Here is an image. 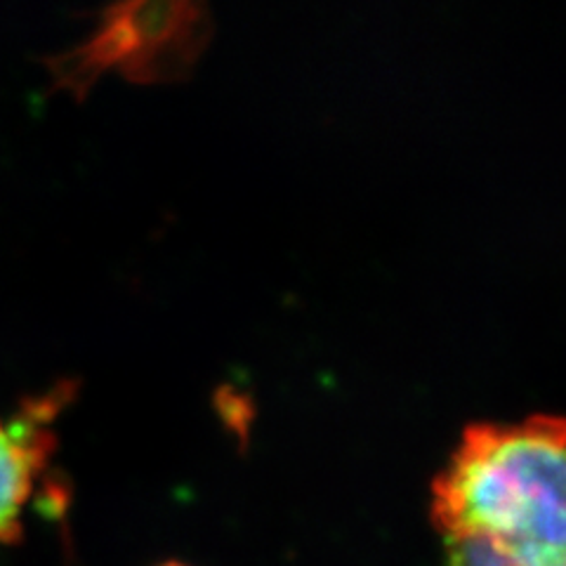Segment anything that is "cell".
<instances>
[{
  "label": "cell",
  "instance_id": "cell-3",
  "mask_svg": "<svg viewBox=\"0 0 566 566\" xmlns=\"http://www.w3.org/2000/svg\"><path fill=\"white\" fill-rule=\"evenodd\" d=\"M62 401L64 395L52 392L27 403L12 420H0V543L20 538L22 515L35 491V480L55 449L50 422Z\"/></svg>",
  "mask_w": 566,
  "mask_h": 566
},
{
  "label": "cell",
  "instance_id": "cell-1",
  "mask_svg": "<svg viewBox=\"0 0 566 566\" xmlns=\"http://www.w3.org/2000/svg\"><path fill=\"white\" fill-rule=\"evenodd\" d=\"M564 420L476 422L432 484L439 534L486 524L566 526Z\"/></svg>",
  "mask_w": 566,
  "mask_h": 566
},
{
  "label": "cell",
  "instance_id": "cell-2",
  "mask_svg": "<svg viewBox=\"0 0 566 566\" xmlns=\"http://www.w3.org/2000/svg\"><path fill=\"white\" fill-rule=\"evenodd\" d=\"M210 14L189 0H133L112 6L97 29L52 64L55 81L83 95L104 71L139 83L187 76L210 41Z\"/></svg>",
  "mask_w": 566,
  "mask_h": 566
},
{
  "label": "cell",
  "instance_id": "cell-4",
  "mask_svg": "<svg viewBox=\"0 0 566 566\" xmlns=\"http://www.w3.org/2000/svg\"><path fill=\"white\" fill-rule=\"evenodd\" d=\"M161 566H187V564H180V562H168V564H161Z\"/></svg>",
  "mask_w": 566,
  "mask_h": 566
}]
</instances>
